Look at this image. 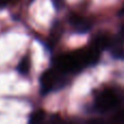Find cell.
<instances>
[{"label": "cell", "instance_id": "cell-1", "mask_svg": "<svg viewBox=\"0 0 124 124\" xmlns=\"http://www.w3.org/2000/svg\"><path fill=\"white\" fill-rule=\"evenodd\" d=\"M54 65L59 70V72H75L79 71L83 68V63L81 62L77 54H64V56L58 57L54 60Z\"/></svg>", "mask_w": 124, "mask_h": 124}, {"label": "cell", "instance_id": "cell-2", "mask_svg": "<svg viewBox=\"0 0 124 124\" xmlns=\"http://www.w3.org/2000/svg\"><path fill=\"white\" fill-rule=\"evenodd\" d=\"M119 103V98L112 90L106 89L101 92L96 98V107L100 111H108Z\"/></svg>", "mask_w": 124, "mask_h": 124}, {"label": "cell", "instance_id": "cell-3", "mask_svg": "<svg viewBox=\"0 0 124 124\" xmlns=\"http://www.w3.org/2000/svg\"><path fill=\"white\" fill-rule=\"evenodd\" d=\"M58 81V76L51 70H47L40 76V94L47 95L54 88Z\"/></svg>", "mask_w": 124, "mask_h": 124}, {"label": "cell", "instance_id": "cell-4", "mask_svg": "<svg viewBox=\"0 0 124 124\" xmlns=\"http://www.w3.org/2000/svg\"><path fill=\"white\" fill-rule=\"evenodd\" d=\"M69 21L76 28V31L78 33H86L90 30V24L77 14H71L70 17H69Z\"/></svg>", "mask_w": 124, "mask_h": 124}, {"label": "cell", "instance_id": "cell-5", "mask_svg": "<svg viewBox=\"0 0 124 124\" xmlns=\"http://www.w3.org/2000/svg\"><path fill=\"white\" fill-rule=\"evenodd\" d=\"M109 45H110V40L107 36H98L94 40L93 47H95L96 49H98L99 51H101V50L107 49V48L109 47Z\"/></svg>", "mask_w": 124, "mask_h": 124}, {"label": "cell", "instance_id": "cell-6", "mask_svg": "<svg viewBox=\"0 0 124 124\" xmlns=\"http://www.w3.org/2000/svg\"><path fill=\"white\" fill-rule=\"evenodd\" d=\"M28 70H30V60L27 57H24L17 65V71L21 74H27Z\"/></svg>", "mask_w": 124, "mask_h": 124}, {"label": "cell", "instance_id": "cell-7", "mask_svg": "<svg viewBox=\"0 0 124 124\" xmlns=\"http://www.w3.org/2000/svg\"><path fill=\"white\" fill-rule=\"evenodd\" d=\"M45 118V112L43 110H37V111L33 112L30 116V120L28 122L30 123H38V122H41Z\"/></svg>", "mask_w": 124, "mask_h": 124}, {"label": "cell", "instance_id": "cell-8", "mask_svg": "<svg viewBox=\"0 0 124 124\" xmlns=\"http://www.w3.org/2000/svg\"><path fill=\"white\" fill-rule=\"evenodd\" d=\"M112 56L116 59H124V49L122 48H116L112 50Z\"/></svg>", "mask_w": 124, "mask_h": 124}, {"label": "cell", "instance_id": "cell-9", "mask_svg": "<svg viewBox=\"0 0 124 124\" xmlns=\"http://www.w3.org/2000/svg\"><path fill=\"white\" fill-rule=\"evenodd\" d=\"M8 2H9V0H0V9L6 7L8 4Z\"/></svg>", "mask_w": 124, "mask_h": 124}, {"label": "cell", "instance_id": "cell-10", "mask_svg": "<svg viewBox=\"0 0 124 124\" xmlns=\"http://www.w3.org/2000/svg\"><path fill=\"white\" fill-rule=\"evenodd\" d=\"M119 15H120V16H123V15H124V4H123L122 8L119 10Z\"/></svg>", "mask_w": 124, "mask_h": 124}, {"label": "cell", "instance_id": "cell-11", "mask_svg": "<svg viewBox=\"0 0 124 124\" xmlns=\"http://www.w3.org/2000/svg\"><path fill=\"white\" fill-rule=\"evenodd\" d=\"M123 33H124V27H123Z\"/></svg>", "mask_w": 124, "mask_h": 124}]
</instances>
